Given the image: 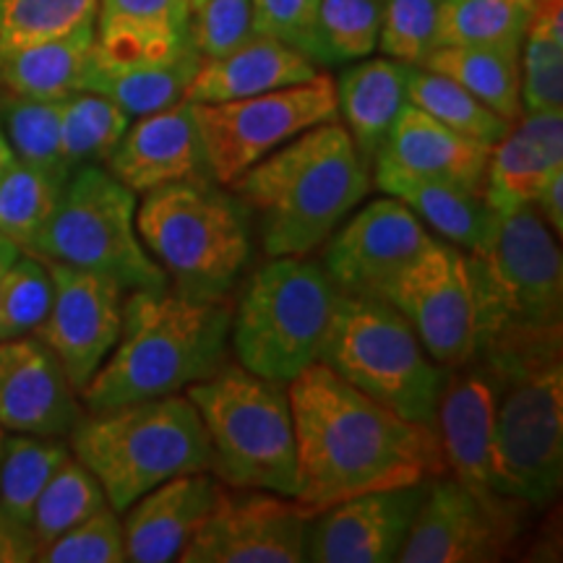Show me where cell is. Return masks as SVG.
Instances as JSON below:
<instances>
[{
    "mask_svg": "<svg viewBox=\"0 0 563 563\" xmlns=\"http://www.w3.org/2000/svg\"><path fill=\"white\" fill-rule=\"evenodd\" d=\"M287 394L298 443L295 501L311 514L449 473L435 428L376 402L329 365L313 363Z\"/></svg>",
    "mask_w": 563,
    "mask_h": 563,
    "instance_id": "6da1fadb",
    "label": "cell"
},
{
    "mask_svg": "<svg viewBox=\"0 0 563 563\" xmlns=\"http://www.w3.org/2000/svg\"><path fill=\"white\" fill-rule=\"evenodd\" d=\"M467 269L475 292L470 363H481L496 384L522 365L561 357V249L538 211H496Z\"/></svg>",
    "mask_w": 563,
    "mask_h": 563,
    "instance_id": "7a4b0ae2",
    "label": "cell"
},
{
    "mask_svg": "<svg viewBox=\"0 0 563 563\" xmlns=\"http://www.w3.org/2000/svg\"><path fill=\"white\" fill-rule=\"evenodd\" d=\"M228 300L188 298L170 287L131 290L115 347L81 389L89 412L180 394L222 368L230 336Z\"/></svg>",
    "mask_w": 563,
    "mask_h": 563,
    "instance_id": "3957f363",
    "label": "cell"
},
{
    "mask_svg": "<svg viewBox=\"0 0 563 563\" xmlns=\"http://www.w3.org/2000/svg\"><path fill=\"white\" fill-rule=\"evenodd\" d=\"M256 211L269 256H308L371 191V173L336 121L313 125L232 183Z\"/></svg>",
    "mask_w": 563,
    "mask_h": 563,
    "instance_id": "277c9868",
    "label": "cell"
},
{
    "mask_svg": "<svg viewBox=\"0 0 563 563\" xmlns=\"http://www.w3.org/2000/svg\"><path fill=\"white\" fill-rule=\"evenodd\" d=\"M68 435L70 452L118 514L173 477L211 473L207 428L183 394L81 415Z\"/></svg>",
    "mask_w": 563,
    "mask_h": 563,
    "instance_id": "5b68a950",
    "label": "cell"
},
{
    "mask_svg": "<svg viewBox=\"0 0 563 563\" xmlns=\"http://www.w3.org/2000/svg\"><path fill=\"white\" fill-rule=\"evenodd\" d=\"M136 228L144 249L175 290L222 300L251 262L245 209L209 175L167 183L141 194Z\"/></svg>",
    "mask_w": 563,
    "mask_h": 563,
    "instance_id": "8992f818",
    "label": "cell"
},
{
    "mask_svg": "<svg viewBox=\"0 0 563 563\" xmlns=\"http://www.w3.org/2000/svg\"><path fill=\"white\" fill-rule=\"evenodd\" d=\"M211 446V473L224 488L272 490L295 498L298 443L290 394L243 365L217 368L186 389Z\"/></svg>",
    "mask_w": 563,
    "mask_h": 563,
    "instance_id": "52a82bcc",
    "label": "cell"
},
{
    "mask_svg": "<svg viewBox=\"0 0 563 563\" xmlns=\"http://www.w3.org/2000/svg\"><path fill=\"white\" fill-rule=\"evenodd\" d=\"M319 363L402 418L435 428L449 368L428 355L391 302L336 290Z\"/></svg>",
    "mask_w": 563,
    "mask_h": 563,
    "instance_id": "ba28073f",
    "label": "cell"
},
{
    "mask_svg": "<svg viewBox=\"0 0 563 563\" xmlns=\"http://www.w3.org/2000/svg\"><path fill=\"white\" fill-rule=\"evenodd\" d=\"M336 300L323 266L302 256H274L245 285L232 311V347L245 371L290 384L319 363Z\"/></svg>",
    "mask_w": 563,
    "mask_h": 563,
    "instance_id": "9c48e42d",
    "label": "cell"
},
{
    "mask_svg": "<svg viewBox=\"0 0 563 563\" xmlns=\"http://www.w3.org/2000/svg\"><path fill=\"white\" fill-rule=\"evenodd\" d=\"M104 165H84L68 175L58 207L26 253L115 279L123 290H157L165 272L139 238L136 201Z\"/></svg>",
    "mask_w": 563,
    "mask_h": 563,
    "instance_id": "30bf717a",
    "label": "cell"
},
{
    "mask_svg": "<svg viewBox=\"0 0 563 563\" xmlns=\"http://www.w3.org/2000/svg\"><path fill=\"white\" fill-rule=\"evenodd\" d=\"M498 488L527 506H545L563 477V368L561 357L522 365L496 382Z\"/></svg>",
    "mask_w": 563,
    "mask_h": 563,
    "instance_id": "8fae6325",
    "label": "cell"
},
{
    "mask_svg": "<svg viewBox=\"0 0 563 563\" xmlns=\"http://www.w3.org/2000/svg\"><path fill=\"white\" fill-rule=\"evenodd\" d=\"M194 104V102H191ZM207 173L232 186L256 162L313 125L336 121V87L327 74L245 100L194 104Z\"/></svg>",
    "mask_w": 563,
    "mask_h": 563,
    "instance_id": "7c38bea8",
    "label": "cell"
},
{
    "mask_svg": "<svg viewBox=\"0 0 563 563\" xmlns=\"http://www.w3.org/2000/svg\"><path fill=\"white\" fill-rule=\"evenodd\" d=\"M519 509L506 496H481L449 475L428 481L399 561L405 563H488L504 559L519 532Z\"/></svg>",
    "mask_w": 563,
    "mask_h": 563,
    "instance_id": "4fadbf2b",
    "label": "cell"
},
{
    "mask_svg": "<svg viewBox=\"0 0 563 563\" xmlns=\"http://www.w3.org/2000/svg\"><path fill=\"white\" fill-rule=\"evenodd\" d=\"M422 347L443 368L456 371L475 355V292L467 253L433 241L384 295Z\"/></svg>",
    "mask_w": 563,
    "mask_h": 563,
    "instance_id": "5bb4252c",
    "label": "cell"
},
{
    "mask_svg": "<svg viewBox=\"0 0 563 563\" xmlns=\"http://www.w3.org/2000/svg\"><path fill=\"white\" fill-rule=\"evenodd\" d=\"M311 514L272 490H220L178 561L183 563H300L308 551Z\"/></svg>",
    "mask_w": 563,
    "mask_h": 563,
    "instance_id": "9a60e30c",
    "label": "cell"
},
{
    "mask_svg": "<svg viewBox=\"0 0 563 563\" xmlns=\"http://www.w3.org/2000/svg\"><path fill=\"white\" fill-rule=\"evenodd\" d=\"M53 302L32 336L53 352L70 386L81 394L115 347L123 323V287L76 266L47 262Z\"/></svg>",
    "mask_w": 563,
    "mask_h": 563,
    "instance_id": "2e32d148",
    "label": "cell"
},
{
    "mask_svg": "<svg viewBox=\"0 0 563 563\" xmlns=\"http://www.w3.org/2000/svg\"><path fill=\"white\" fill-rule=\"evenodd\" d=\"M433 235L402 201L378 199L329 238L323 272L344 295L384 300L391 282L420 256Z\"/></svg>",
    "mask_w": 563,
    "mask_h": 563,
    "instance_id": "e0dca14e",
    "label": "cell"
},
{
    "mask_svg": "<svg viewBox=\"0 0 563 563\" xmlns=\"http://www.w3.org/2000/svg\"><path fill=\"white\" fill-rule=\"evenodd\" d=\"M431 481V477H428ZM428 481L373 490L316 514L308 527L306 561L391 563L399 561Z\"/></svg>",
    "mask_w": 563,
    "mask_h": 563,
    "instance_id": "ac0fdd59",
    "label": "cell"
},
{
    "mask_svg": "<svg viewBox=\"0 0 563 563\" xmlns=\"http://www.w3.org/2000/svg\"><path fill=\"white\" fill-rule=\"evenodd\" d=\"M79 391L37 336L0 342V428L63 439L81 420Z\"/></svg>",
    "mask_w": 563,
    "mask_h": 563,
    "instance_id": "d6986e66",
    "label": "cell"
},
{
    "mask_svg": "<svg viewBox=\"0 0 563 563\" xmlns=\"http://www.w3.org/2000/svg\"><path fill=\"white\" fill-rule=\"evenodd\" d=\"M443 386L435 431H439L446 467L452 477L481 496H504L498 488L493 422L498 389L483 368H456ZM509 498V496H506Z\"/></svg>",
    "mask_w": 563,
    "mask_h": 563,
    "instance_id": "ffe728a7",
    "label": "cell"
},
{
    "mask_svg": "<svg viewBox=\"0 0 563 563\" xmlns=\"http://www.w3.org/2000/svg\"><path fill=\"white\" fill-rule=\"evenodd\" d=\"M104 167L133 194H146L194 175H209L194 104L180 100L170 108L136 118Z\"/></svg>",
    "mask_w": 563,
    "mask_h": 563,
    "instance_id": "44dd1931",
    "label": "cell"
},
{
    "mask_svg": "<svg viewBox=\"0 0 563 563\" xmlns=\"http://www.w3.org/2000/svg\"><path fill=\"white\" fill-rule=\"evenodd\" d=\"M222 483L211 473H188L136 498L123 519L125 561H178L194 532L207 522Z\"/></svg>",
    "mask_w": 563,
    "mask_h": 563,
    "instance_id": "7402d4cb",
    "label": "cell"
},
{
    "mask_svg": "<svg viewBox=\"0 0 563 563\" xmlns=\"http://www.w3.org/2000/svg\"><path fill=\"white\" fill-rule=\"evenodd\" d=\"M563 173V110L527 112L490 146L483 199L493 211L532 207Z\"/></svg>",
    "mask_w": 563,
    "mask_h": 563,
    "instance_id": "603a6c76",
    "label": "cell"
},
{
    "mask_svg": "<svg viewBox=\"0 0 563 563\" xmlns=\"http://www.w3.org/2000/svg\"><path fill=\"white\" fill-rule=\"evenodd\" d=\"M188 0H97L95 53L110 63H165L196 51Z\"/></svg>",
    "mask_w": 563,
    "mask_h": 563,
    "instance_id": "cb8c5ba5",
    "label": "cell"
},
{
    "mask_svg": "<svg viewBox=\"0 0 563 563\" xmlns=\"http://www.w3.org/2000/svg\"><path fill=\"white\" fill-rule=\"evenodd\" d=\"M488 157L490 146L446 129L418 104L407 102L376 159L420 178L449 180L483 194Z\"/></svg>",
    "mask_w": 563,
    "mask_h": 563,
    "instance_id": "d4e9b609",
    "label": "cell"
},
{
    "mask_svg": "<svg viewBox=\"0 0 563 563\" xmlns=\"http://www.w3.org/2000/svg\"><path fill=\"white\" fill-rule=\"evenodd\" d=\"M316 74L319 66L302 53L264 34H253L241 47L220 58H201L183 100L194 104L245 100L308 81Z\"/></svg>",
    "mask_w": 563,
    "mask_h": 563,
    "instance_id": "484cf974",
    "label": "cell"
},
{
    "mask_svg": "<svg viewBox=\"0 0 563 563\" xmlns=\"http://www.w3.org/2000/svg\"><path fill=\"white\" fill-rule=\"evenodd\" d=\"M410 70L402 60L394 58H363L355 66L342 70L336 87V110L344 118L352 144L365 165L378 157L386 144L399 110L407 104V84Z\"/></svg>",
    "mask_w": 563,
    "mask_h": 563,
    "instance_id": "4316f807",
    "label": "cell"
},
{
    "mask_svg": "<svg viewBox=\"0 0 563 563\" xmlns=\"http://www.w3.org/2000/svg\"><path fill=\"white\" fill-rule=\"evenodd\" d=\"M373 165H376V186L386 196L402 201L426 228L439 232L443 241L464 251H473L485 241L496 211L485 203L483 194L449 180L420 178L397 170L384 159H373Z\"/></svg>",
    "mask_w": 563,
    "mask_h": 563,
    "instance_id": "83f0119b",
    "label": "cell"
},
{
    "mask_svg": "<svg viewBox=\"0 0 563 563\" xmlns=\"http://www.w3.org/2000/svg\"><path fill=\"white\" fill-rule=\"evenodd\" d=\"M201 55L188 51L165 63H110L91 53L84 91L108 97L129 118L150 115L178 104L186 97Z\"/></svg>",
    "mask_w": 563,
    "mask_h": 563,
    "instance_id": "f1b7e54d",
    "label": "cell"
},
{
    "mask_svg": "<svg viewBox=\"0 0 563 563\" xmlns=\"http://www.w3.org/2000/svg\"><path fill=\"white\" fill-rule=\"evenodd\" d=\"M95 24L0 60V91L26 100H68L87 84Z\"/></svg>",
    "mask_w": 563,
    "mask_h": 563,
    "instance_id": "f546056e",
    "label": "cell"
},
{
    "mask_svg": "<svg viewBox=\"0 0 563 563\" xmlns=\"http://www.w3.org/2000/svg\"><path fill=\"white\" fill-rule=\"evenodd\" d=\"M422 68L446 76L511 125L525 115L519 55L493 47H433Z\"/></svg>",
    "mask_w": 563,
    "mask_h": 563,
    "instance_id": "4dcf8cb0",
    "label": "cell"
},
{
    "mask_svg": "<svg viewBox=\"0 0 563 563\" xmlns=\"http://www.w3.org/2000/svg\"><path fill=\"white\" fill-rule=\"evenodd\" d=\"M70 456L60 439L16 433L0 443V522L30 530V519L42 488ZM30 534V532H26Z\"/></svg>",
    "mask_w": 563,
    "mask_h": 563,
    "instance_id": "1f68e13d",
    "label": "cell"
},
{
    "mask_svg": "<svg viewBox=\"0 0 563 563\" xmlns=\"http://www.w3.org/2000/svg\"><path fill=\"white\" fill-rule=\"evenodd\" d=\"M527 24L530 5L519 0H441L433 47H493L519 55Z\"/></svg>",
    "mask_w": 563,
    "mask_h": 563,
    "instance_id": "d6a6232c",
    "label": "cell"
},
{
    "mask_svg": "<svg viewBox=\"0 0 563 563\" xmlns=\"http://www.w3.org/2000/svg\"><path fill=\"white\" fill-rule=\"evenodd\" d=\"M525 112L563 110V0H534L522 53Z\"/></svg>",
    "mask_w": 563,
    "mask_h": 563,
    "instance_id": "836d02e7",
    "label": "cell"
},
{
    "mask_svg": "<svg viewBox=\"0 0 563 563\" xmlns=\"http://www.w3.org/2000/svg\"><path fill=\"white\" fill-rule=\"evenodd\" d=\"M104 506L110 504L97 477L76 456H68L55 470V475L47 481L37 504H34L30 530H26L34 548V561L53 540H58L63 532H68L70 527L84 522Z\"/></svg>",
    "mask_w": 563,
    "mask_h": 563,
    "instance_id": "e575fe53",
    "label": "cell"
},
{
    "mask_svg": "<svg viewBox=\"0 0 563 563\" xmlns=\"http://www.w3.org/2000/svg\"><path fill=\"white\" fill-rule=\"evenodd\" d=\"M131 118L97 91H76L63 100L60 154L68 173L84 165H104L123 139Z\"/></svg>",
    "mask_w": 563,
    "mask_h": 563,
    "instance_id": "d590c367",
    "label": "cell"
},
{
    "mask_svg": "<svg viewBox=\"0 0 563 563\" xmlns=\"http://www.w3.org/2000/svg\"><path fill=\"white\" fill-rule=\"evenodd\" d=\"M407 102L418 104L420 110H426L446 129L462 133V136L483 146H496L511 131L509 121L485 108L467 89L422 66H412L410 70Z\"/></svg>",
    "mask_w": 563,
    "mask_h": 563,
    "instance_id": "8d00e7d4",
    "label": "cell"
},
{
    "mask_svg": "<svg viewBox=\"0 0 563 563\" xmlns=\"http://www.w3.org/2000/svg\"><path fill=\"white\" fill-rule=\"evenodd\" d=\"M97 0H0V60L95 24Z\"/></svg>",
    "mask_w": 563,
    "mask_h": 563,
    "instance_id": "74e56055",
    "label": "cell"
},
{
    "mask_svg": "<svg viewBox=\"0 0 563 563\" xmlns=\"http://www.w3.org/2000/svg\"><path fill=\"white\" fill-rule=\"evenodd\" d=\"M60 115L63 100H26L0 91V125L13 157L66 183L70 173L60 154Z\"/></svg>",
    "mask_w": 563,
    "mask_h": 563,
    "instance_id": "f35d334b",
    "label": "cell"
},
{
    "mask_svg": "<svg viewBox=\"0 0 563 563\" xmlns=\"http://www.w3.org/2000/svg\"><path fill=\"white\" fill-rule=\"evenodd\" d=\"M66 183L13 159L0 175V235L30 251L58 207Z\"/></svg>",
    "mask_w": 563,
    "mask_h": 563,
    "instance_id": "ab89813d",
    "label": "cell"
},
{
    "mask_svg": "<svg viewBox=\"0 0 563 563\" xmlns=\"http://www.w3.org/2000/svg\"><path fill=\"white\" fill-rule=\"evenodd\" d=\"M53 302V277L45 258L21 251L0 285V342L30 336Z\"/></svg>",
    "mask_w": 563,
    "mask_h": 563,
    "instance_id": "60d3db41",
    "label": "cell"
},
{
    "mask_svg": "<svg viewBox=\"0 0 563 563\" xmlns=\"http://www.w3.org/2000/svg\"><path fill=\"white\" fill-rule=\"evenodd\" d=\"M382 13V0H319V40L327 66L376 53Z\"/></svg>",
    "mask_w": 563,
    "mask_h": 563,
    "instance_id": "b9f144b4",
    "label": "cell"
},
{
    "mask_svg": "<svg viewBox=\"0 0 563 563\" xmlns=\"http://www.w3.org/2000/svg\"><path fill=\"white\" fill-rule=\"evenodd\" d=\"M441 0H386L378 47L386 58L422 66L435 45Z\"/></svg>",
    "mask_w": 563,
    "mask_h": 563,
    "instance_id": "7bdbcfd3",
    "label": "cell"
},
{
    "mask_svg": "<svg viewBox=\"0 0 563 563\" xmlns=\"http://www.w3.org/2000/svg\"><path fill=\"white\" fill-rule=\"evenodd\" d=\"M45 563H123L125 538L121 514L110 506L95 511L37 555Z\"/></svg>",
    "mask_w": 563,
    "mask_h": 563,
    "instance_id": "ee69618b",
    "label": "cell"
},
{
    "mask_svg": "<svg viewBox=\"0 0 563 563\" xmlns=\"http://www.w3.org/2000/svg\"><path fill=\"white\" fill-rule=\"evenodd\" d=\"M253 32L327 66L319 40V0H253Z\"/></svg>",
    "mask_w": 563,
    "mask_h": 563,
    "instance_id": "f6af8a7d",
    "label": "cell"
},
{
    "mask_svg": "<svg viewBox=\"0 0 563 563\" xmlns=\"http://www.w3.org/2000/svg\"><path fill=\"white\" fill-rule=\"evenodd\" d=\"M253 34V0H203L191 16V45L201 58H220Z\"/></svg>",
    "mask_w": 563,
    "mask_h": 563,
    "instance_id": "bcb514c9",
    "label": "cell"
},
{
    "mask_svg": "<svg viewBox=\"0 0 563 563\" xmlns=\"http://www.w3.org/2000/svg\"><path fill=\"white\" fill-rule=\"evenodd\" d=\"M34 561V548L30 534L13 530L0 522V563Z\"/></svg>",
    "mask_w": 563,
    "mask_h": 563,
    "instance_id": "7dc6e473",
    "label": "cell"
},
{
    "mask_svg": "<svg viewBox=\"0 0 563 563\" xmlns=\"http://www.w3.org/2000/svg\"><path fill=\"white\" fill-rule=\"evenodd\" d=\"M534 203H538L540 211H543L548 228L555 230V235H561L563 232V173L555 175V178L548 183L543 194L538 196V201Z\"/></svg>",
    "mask_w": 563,
    "mask_h": 563,
    "instance_id": "c3c4849f",
    "label": "cell"
},
{
    "mask_svg": "<svg viewBox=\"0 0 563 563\" xmlns=\"http://www.w3.org/2000/svg\"><path fill=\"white\" fill-rule=\"evenodd\" d=\"M21 253V249L16 243H11L9 238L0 235V285H3V277L5 272L11 269V264L16 262V256Z\"/></svg>",
    "mask_w": 563,
    "mask_h": 563,
    "instance_id": "681fc988",
    "label": "cell"
},
{
    "mask_svg": "<svg viewBox=\"0 0 563 563\" xmlns=\"http://www.w3.org/2000/svg\"><path fill=\"white\" fill-rule=\"evenodd\" d=\"M13 159H16V157H13V152H11V144H9V139H5V133H3V125H0V175L5 173V167H9Z\"/></svg>",
    "mask_w": 563,
    "mask_h": 563,
    "instance_id": "f907efd6",
    "label": "cell"
},
{
    "mask_svg": "<svg viewBox=\"0 0 563 563\" xmlns=\"http://www.w3.org/2000/svg\"><path fill=\"white\" fill-rule=\"evenodd\" d=\"M188 3H191V9L196 11V9H199V5L203 3V0H188Z\"/></svg>",
    "mask_w": 563,
    "mask_h": 563,
    "instance_id": "816d5d0a",
    "label": "cell"
},
{
    "mask_svg": "<svg viewBox=\"0 0 563 563\" xmlns=\"http://www.w3.org/2000/svg\"><path fill=\"white\" fill-rule=\"evenodd\" d=\"M519 3H525V5H530V9H532V3H534V0H519Z\"/></svg>",
    "mask_w": 563,
    "mask_h": 563,
    "instance_id": "f5cc1de1",
    "label": "cell"
},
{
    "mask_svg": "<svg viewBox=\"0 0 563 563\" xmlns=\"http://www.w3.org/2000/svg\"><path fill=\"white\" fill-rule=\"evenodd\" d=\"M0 443H3V428H0Z\"/></svg>",
    "mask_w": 563,
    "mask_h": 563,
    "instance_id": "db71d44e",
    "label": "cell"
}]
</instances>
